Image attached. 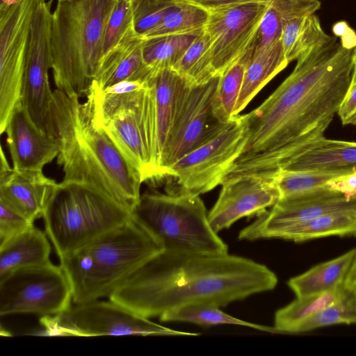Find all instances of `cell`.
I'll return each instance as SVG.
<instances>
[{"label": "cell", "mask_w": 356, "mask_h": 356, "mask_svg": "<svg viewBox=\"0 0 356 356\" xmlns=\"http://www.w3.org/2000/svg\"><path fill=\"white\" fill-rule=\"evenodd\" d=\"M145 39L132 29L101 60L93 83L102 90L124 80L147 82L152 74L143 58Z\"/></svg>", "instance_id": "20"}, {"label": "cell", "mask_w": 356, "mask_h": 356, "mask_svg": "<svg viewBox=\"0 0 356 356\" xmlns=\"http://www.w3.org/2000/svg\"><path fill=\"white\" fill-rule=\"evenodd\" d=\"M353 67L350 84L356 83V47L353 49Z\"/></svg>", "instance_id": "47"}, {"label": "cell", "mask_w": 356, "mask_h": 356, "mask_svg": "<svg viewBox=\"0 0 356 356\" xmlns=\"http://www.w3.org/2000/svg\"><path fill=\"white\" fill-rule=\"evenodd\" d=\"M50 116L63 180L91 184L132 212L141 195V177L97 120L92 92L82 102L56 89Z\"/></svg>", "instance_id": "3"}, {"label": "cell", "mask_w": 356, "mask_h": 356, "mask_svg": "<svg viewBox=\"0 0 356 356\" xmlns=\"http://www.w3.org/2000/svg\"><path fill=\"white\" fill-rule=\"evenodd\" d=\"M44 0H22L0 12V133L21 101L31 22Z\"/></svg>", "instance_id": "13"}, {"label": "cell", "mask_w": 356, "mask_h": 356, "mask_svg": "<svg viewBox=\"0 0 356 356\" xmlns=\"http://www.w3.org/2000/svg\"><path fill=\"white\" fill-rule=\"evenodd\" d=\"M339 324H356V291L346 286L344 293L337 301L299 323L291 334L307 332Z\"/></svg>", "instance_id": "33"}, {"label": "cell", "mask_w": 356, "mask_h": 356, "mask_svg": "<svg viewBox=\"0 0 356 356\" xmlns=\"http://www.w3.org/2000/svg\"><path fill=\"white\" fill-rule=\"evenodd\" d=\"M356 236V206L282 229L272 238L301 243L327 236Z\"/></svg>", "instance_id": "25"}, {"label": "cell", "mask_w": 356, "mask_h": 356, "mask_svg": "<svg viewBox=\"0 0 356 356\" xmlns=\"http://www.w3.org/2000/svg\"><path fill=\"white\" fill-rule=\"evenodd\" d=\"M209 15L200 7L179 3L144 39L200 32L206 26Z\"/></svg>", "instance_id": "34"}, {"label": "cell", "mask_w": 356, "mask_h": 356, "mask_svg": "<svg viewBox=\"0 0 356 356\" xmlns=\"http://www.w3.org/2000/svg\"><path fill=\"white\" fill-rule=\"evenodd\" d=\"M56 184L42 170H14L1 147L0 198L30 220L42 218Z\"/></svg>", "instance_id": "19"}, {"label": "cell", "mask_w": 356, "mask_h": 356, "mask_svg": "<svg viewBox=\"0 0 356 356\" xmlns=\"http://www.w3.org/2000/svg\"><path fill=\"white\" fill-rule=\"evenodd\" d=\"M178 3L189 4L200 7L209 13L233 5L263 0H172Z\"/></svg>", "instance_id": "42"}, {"label": "cell", "mask_w": 356, "mask_h": 356, "mask_svg": "<svg viewBox=\"0 0 356 356\" xmlns=\"http://www.w3.org/2000/svg\"><path fill=\"white\" fill-rule=\"evenodd\" d=\"M275 273L252 259L163 250L134 273L109 297L144 318L179 307L208 303L220 307L273 290Z\"/></svg>", "instance_id": "2"}, {"label": "cell", "mask_w": 356, "mask_h": 356, "mask_svg": "<svg viewBox=\"0 0 356 356\" xmlns=\"http://www.w3.org/2000/svg\"><path fill=\"white\" fill-rule=\"evenodd\" d=\"M327 187L341 193L348 199L356 196V165L349 172L332 179Z\"/></svg>", "instance_id": "41"}, {"label": "cell", "mask_w": 356, "mask_h": 356, "mask_svg": "<svg viewBox=\"0 0 356 356\" xmlns=\"http://www.w3.org/2000/svg\"><path fill=\"white\" fill-rule=\"evenodd\" d=\"M72 293L60 266L51 261L20 268L0 278V316L60 314L72 306Z\"/></svg>", "instance_id": "11"}, {"label": "cell", "mask_w": 356, "mask_h": 356, "mask_svg": "<svg viewBox=\"0 0 356 356\" xmlns=\"http://www.w3.org/2000/svg\"><path fill=\"white\" fill-rule=\"evenodd\" d=\"M286 21L307 14L315 13L321 6L319 0H263Z\"/></svg>", "instance_id": "39"}, {"label": "cell", "mask_w": 356, "mask_h": 356, "mask_svg": "<svg viewBox=\"0 0 356 356\" xmlns=\"http://www.w3.org/2000/svg\"><path fill=\"white\" fill-rule=\"evenodd\" d=\"M202 31L145 39L143 58L152 77L160 70L172 69Z\"/></svg>", "instance_id": "28"}, {"label": "cell", "mask_w": 356, "mask_h": 356, "mask_svg": "<svg viewBox=\"0 0 356 356\" xmlns=\"http://www.w3.org/2000/svg\"><path fill=\"white\" fill-rule=\"evenodd\" d=\"M340 42L343 47L353 49L356 47V32L349 26L340 36Z\"/></svg>", "instance_id": "44"}, {"label": "cell", "mask_w": 356, "mask_h": 356, "mask_svg": "<svg viewBox=\"0 0 356 356\" xmlns=\"http://www.w3.org/2000/svg\"><path fill=\"white\" fill-rule=\"evenodd\" d=\"M147 82L134 80H124L116 83L102 90L107 95H122L143 88Z\"/></svg>", "instance_id": "43"}, {"label": "cell", "mask_w": 356, "mask_h": 356, "mask_svg": "<svg viewBox=\"0 0 356 356\" xmlns=\"http://www.w3.org/2000/svg\"><path fill=\"white\" fill-rule=\"evenodd\" d=\"M51 243L35 225L0 245V278L16 270L42 265L50 260Z\"/></svg>", "instance_id": "21"}, {"label": "cell", "mask_w": 356, "mask_h": 356, "mask_svg": "<svg viewBox=\"0 0 356 356\" xmlns=\"http://www.w3.org/2000/svg\"><path fill=\"white\" fill-rule=\"evenodd\" d=\"M132 216L162 245L163 250L207 255L228 253L227 244L209 224L199 195L166 188L141 194Z\"/></svg>", "instance_id": "7"}, {"label": "cell", "mask_w": 356, "mask_h": 356, "mask_svg": "<svg viewBox=\"0 0 356 356\" xmlns=\"http://www.w3.org/2000/svg\"><path fill=\"white\" fill-rule=\"evenodd\" d=\"M247 138L246 115L234 116L216 135L169 168L166 179H174L176 184L165 188L200 195L221 185Z\"/></svg>", "instance_id": "10"}, {"label": "cell", "mask_w": 356, "mask_h": 356, "mask_svg": "<svg viewBox=\"0 0 356 356\" xmlns=\"http://www.w3.org/2000/svg\"><path fill=\"white\" fill-rule=\"evenodd\" d=\"M327 36L315 13L291 19L283 26L281 35L286 60L289 63L297 60L310 47Z\"/></svg>", "instance_id": "30"}, {"label": "cell", "mask_w": 356, "mask_h": 356, "mask_svg": "<svg viewBox=\"0 0 356 356\" xmlns=\"http://www.w3.org/2000/svg\"><path fill=\"white\" fill-rule=\"evenodd\" d=\"M356 206V196L348 199L330 188H320L281 198L239 232L240 240L272 238L277 231L337 210Z\"/></svg>", "instance_id": "16"}, {"label": "cell", "mask_w": 356, "mask_h": 356, "mask_svg": "<svg viewBox=\"0 0 356 356\" xmlns=\"http://www.w3.org/2000/svg\"><path fill=\"white\" fill-rule=\"evenodd\" d=\"M210 47V39L203 30L172 69L191 84L199 85L209 81L217 76Z\"/></svg>", "instance_id": "31"}, {"label": "cell", "mask_w": 356, "mask_h": 356, "mask_svg": "<svg viewBox=\"0 0 356 356\" xmlns=\"http://www.w3.org/2000/svg\"><path fill=\"white\" fill-rule=\"evenodd\" d=\"M287 22L268 6L253 42L247 52L251 56L252 54L268 47L280 40L283 26Z\"/></svg>", "instance_id": "37"}, {"label": "cell", "mask_w": 356, "mask_h": 356, "mask_svg": "<svg viewBox=\"0 0 356 356\" xmlns=\"http://www.w3.org/2000/svg\"><path fill=\"white\" fill-rule=\"evenodd\" d=\"M268 8L264 1H252L209 13L204 30L210 39L217 76L249 50Z\"/></svg>", "instance_id": "15"}, {"label": "cell", "mask_w": 356, "mask_h": 356, "mask_svg": "<svg viewBox=\"0 0 356 356\" xmlns=\"http://www.w3.org/2000/svg\"><path fill=\"white\" fill-rule=\"evenodd\" d=\"M355 165V142L323 137L287 161L279 171H307Z\"/></svg>", "instance_id": "24"}, {"label": "cell", "mask_w": 356, "mask_h": 356, "mask_svg": "<svg viewBox=\"0 0 356 356\" xmlns=\"http://www.w3.org/2000/svg\"><path fill=\"white\" fill-rule=\"evenodd\" d=\"M182 79L172 69H164L156 72L149 80L153 85L154 92L156 183L162 181L163 152L172 121L178 88Z\"/></svg>", "instance_id": "22"}, {"label": "cell", "mask_w": 356, "mask_h": 356, "mask_svg": "<svg viewBox=\"0 0 356 356\" xmlns=\"http://www.w3.org/2000/svg\"><path fill=\"white\" fill-rule=\"evenodd\" d=\"M116 0H57L52 13L51 70L56 89L86 96L102 58Z\"/></svg>", "instance_id": "5"}, {"label": "cell", "mask_w": 356, "mask_h": 356, "mask_svg": "<svg viewBox=\"0 0 356 356\" xmlns=\"http://www.w3.org/2000/svg\"><path fill=\"white\" fill-rule=\"evenodd\" d=\"M289 64L281 39L270 47L252 54L233 117L244 110L255 95Z\"/></svg>", "instance_id": "23"}, {"label": "cell", "mask_w": 356, "mask_h": 356, "mask_svg": "<svg viewBox=\"0 0 356 356\" xmlns=\"http://www.w3.org/2000/svg\"><path fill=\"white\" fill-rule=\"evenodd\" d=\"M33 225L34 222L0 198V245Z\"/></svg>", "instance_id": "38"}, {"label": "cell", "mask_w": 356, "mask_h": 356, "mask_svg": "<svg viewBox=\"0 0 356 356\" xmlns=\"http://www.w3.org/2000/svg\"><path fill=\"white\" fill-rule=\"evenodd\" d=\"M131 211L98 188L57 183L42 216L44 231L58 258L125 223Z\"/></svg>", "instance_id": "6"}, {"label": "cell", "mask_w": 356, "mask_h": 356, "mask_svg": "<svg viewBox=\"0 0 356 356\" xmlns=\"http://www.w3.org/2000/svg\"><path fill=\"white\" fill-rule=\"evenodd\" d=\"M344 291L343 284L331 291L296 297L275 312L274 327L280 334H291L299 323L337 301Z\"/></svg>", "instance_id": "29"}, {"label": "cell", "mask_w": 356, "mask_h": 356, "mask_svg": "<svg viewBox=\"0 0 356 356\" xmlns=\"http://www.w3.org/2000/svg\"><path fill=\"white\" fill-rule=\"evenodd\" d=\"M249 60V55L245 54L220 76L213 106L216 116L222 123L233 118Z\"/></svg>", "instance_id": "32"}, {"label": "cell", "mask_w": 356, "mask_h": 356, "mask_svg": "<svg viewBox=\"0 0 356 356\" xmlns=\"http://www.w3.org/2000/svg\"><path fill=\"white\" fill-rule=\"evenodd\" d=\"M328 35L296 60L293 72L245 114L248 138L223 180L273 178L290 159L325 137L350 86L353 49Z\"/></svg>", "instance_id": "1"}, {"label": "cell", "mask_w": 356, "mask_h": 356, "mask_svg": "<svg viewBox=\"0 0 356 356\" xmlns=\"http://www.w3.org/2000/svg\"><path fill=\"white\" fill-rule=\"evenodd\" d=\"M159 320L163 322L189 323L204 327L234 325L278 334L274 326L259 325L239 319L222 312L220 307L208 303L190 304L177 307L162 314Z\"/></svg>", "instance_id": "27"}, {"label": "cell", "mask_w": 356, "mask_h": 356, "mask_svg": "<svg viewBox=\"0 0 356 356\" xmlns=\"http://www.w3.org/2000/svg\"><path fill=\"white\" fill-rule=\"evenodd\" d=\"M355 248L331 260L320 263L287 282L296 297L331 291L344 284Z\"/></svg>", "instance_id": "26"}, {"label": "cell", "mask_w": 356, "mask_h": 356, "mask_svg": "<svg viewBox=\"0 0 356 356\" xmlns=\"http://www.w3.org/2000/svg\"><path fill=\"white\" fill-rule=\"evenodd\" d=\"M16 170H42L58 154L56 138L40 129L21 102L13 111L4 131Z\"/></svg>", "instance_id": "18"}, {"label": "cell", "mask_w": 356, "mask_h": 356, "mask_svg": "<svg viewBox=\"0 0 356 356\" xmlns=\"http://www.w3.org/2000/svg\"><path fill=\"white\" fill-rule=\"evenodd\" d=\"M163 250L161 243L132 216L120 227L58 258L71 286L72 304L108 298Z\"/></svg>", "instance_id": "4"}, {"label": "cell", "mask_w": 356, "mask_h": 356, "mask_svg": "<svg viewBox=\"0 0 356 356\" xmlns=\"http://www.w3.org/2000/svg\"><path fill=\"white\" fill-rule=\"evenodd\" d=\"M131 1H134V0H131Z\"/></svg>", "instance_id": "48"}, {"label": "cell", "mask_w": 356, "mask_h": 356, "mask_svg": "<svg viewBox=\"0 0 356 356\" xmlns=\"http://www.w3.org/2000/svg\"><path fill=\"white\" fill-rule=\"evenodd\" d=\"M344 286L349 289L356 291V248L355 257L345 280Z\"/></svg>", "instance_id": "45"}, {"label": "cell", "mask_w": 356, "mask_h": 356, "mask_svg": "<svg viewBox=\"0 0 356 356\" xmlns=\"http://www.w3.org/2000/svg\"><path fill=\"white\" fill-rule=\"evenodd\" d=\"M219 76L203 84H191L184 78L179 86L173 118L163 149L161 175L183 156L207 141L227 123L221 122L213 110Z\"/></svg>", "instance_id": "12"}, {"label": "cell", "mask_w": 356, "mask_h": 356, "mask_svg": "<svg viewBox=\"0 0 356 356\" xmlns=\"http://www.w3.org/2000/svg\"><path fill=\"white\" fill-rule=\"evenodd\" d=\"M218 197L208 212L213 229L218 233L245 217L258 216L281 198L274 178L241 176L225 180Z\"/></svg>", "instance_id": "17"}, {"label": "cell", "mask_w": 356, "mask_h": 356, "mask_svg": "<svg viewBox=\"0 0 356 356\" xmlns=\"http://www.w3.org/2000/svg\"><path fill=\"white\" fill-rule=\"evenodd\" d=\"M22 1V0H0V12L8 10Z\"/></svg>", "instance_id": "46"}, {"label": "cell", "mask_w": 356, "mask_h": 356, "mask_svg": "<svg viewBox=\"0 0 356 356\" xmlns=\"http://www.w3.org/2000/svg\"><path fill=\"white\" fill-rule=\"evenodd\" d=\"M134 28L132 1L116 0L106 27L102 58Z\"/></svg>", "instance_id": "36"}, {"label": "cell", "mask_w": 356, "mask_h": 356, "mask_svg": "<svg viewBox=\"0 0 356 356\" xmlns=\"http://www.w3.org/2000/svg\"><path fill=\"white\" fill-rule=\"evenodd\" d=\"M53 1H42L33 16L20 101L36 125L49 135L54 94L49 81Z\"/></svg>", "instance_id": "14"}, {"label": "cell", "mask_w": 356, "mask_h": 356, "mask_svg": "<svg viewBox=\"0 0 356 356\" xmlns=\"http://www.w3.org/2000/svg\"><path fill=\"white\" fill-rule=\"evenodd\" d=\"M40 323L49 336L199 335L154 323L109 299L73 304L60 314L40 318Z\"/></svg>", "instance_id": "9"}, {"label": "cell", "mask_w": 356, "mask_h": 356, "mask_svg": "<svg viewBox=\"0 0 356 356\" xmlns=\"http://www.w3.org/2000/svg\"><path fill=\"white\" fill-rule=\"evenodd\" d=\"M132 2L135 29L143 38L179 4L172 0H134Z\"/></svg>", "instance_id": "35"}, {"label": "cell", "mask_w": 356, "mask_h": 356, "mask_svg": "<svg viewBox=\"0 0 356 356\" xmlns=\"http://www.w3.org/2000/svg\"><path fill=\"white\" fill-rule=\"evenodd\" d=\"M90 91L97 120L143 183L152 186L156 179L153 85L148 81L141 89L107 95L92 83Z\"/></svg>", "instance_id": "8"}, {"label": "cell", "mask_w": 356, "mask_h": 356, "mask_svg": "<svg viewBox=\"0 0 356 356\" xmlns=\"http://www.w3.org/2000/svg\"><path fill=\"white\" fill-rule=\"evenodd\" d=\"M337 114L343 124L356 127V83L350 84Z\"/></svg>", "instance_id": "40"}]
</instances>
